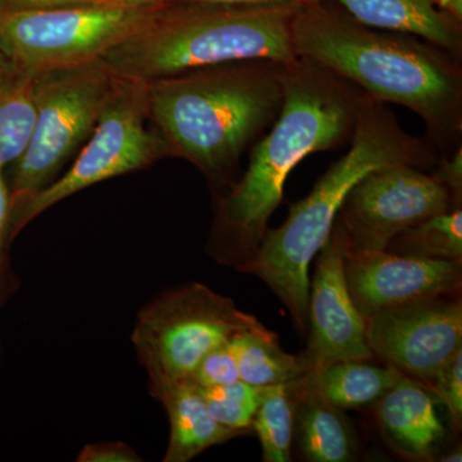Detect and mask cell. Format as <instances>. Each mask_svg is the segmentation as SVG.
<instances>
[{"label": "cell", "mask_w": 462, "mask_h": 462, "mask_svg": "<svg viewBox=\"0 0 462 462\" xmlns=\"http://www.w3.org/2000/svg\"><path fill=\"white\" fill-rule=\"evenodd\" d=\"M147 117L145 83L118 79L93 135L71 169L44 189L11 207L12 240L42 212L79 191L170 156L162 136L145 129Z\"/></svg>", "instance_id": "9"}, {"label": "cell", "mask_w": 462, "mask_h": 462, "mask_svg": "<svg viewBox=\"0 0 462 462\" xmlns=\"http://www.w3.org/2000/svg\"><path fill=\"white\" fill-rule=\"evenodd\" d=\"M162 8L87 3L0 11V51L30 75L84 65L148 25Z\"/></svg>", "instance_id": "6"}, {"label": "cell", "mask_w": 462, "mask_h": 462, "mask_svg": "<svg viewBox=\"0 0 462 462\" xmlns=\"http://www.w3.org/2000/svg\"><path fill=\"white\" fill-rule=\"evenodd\" d=\"M337 3L365 26L410 33L461 57V23L443 14L433 0H306Z\"/></svg>", "instance_id": "16"}, {"label": "cell", "mask_w": 462, "mask_h": 462, "mask_svg": "<svg viewBox=\"0 0 462 462\" xmlns=\"http://www.w3.org/2000/svg\"><path fill=\"white\" fill-rule=\"evenodd\" d=\"M197 388L216 420L243 436L252 433V420L266 388L248 384L240 379L230 384L197 385Z\"/></svg>", "instance_id": "23"}, {"label": "cell", "mask_w": 462, "mask_h": 462, "mask_svg": "<svg viewBox=\"0 0 462 462\" xmlns=\"http://www.w3.org/2000/svg\"><path fill=\"white\" fill-rule=\"evenodd\" d=\"M318 254L307 306L309 346L302 354L309 372L337 361L374 360L366 321L346 285L343 245L336 227Z\"/></svg>", "instance_id": "12"}, {"label": "cell", "mask_w": 462, "mask_h": 462, "mask_svg": "<svg viewBox=\"0 0 462 462\" xmlns=\"http://www.w3.org/2000/svg\"><path fill=\"white\" fill-rule=\"evenodd\" d=\"M297 57L329 69L375 102L411 109L434 145L455 151L462 132L458 57L418 38L365 26L324 2L303 3L294 16Z\"/></svg>", "instance_id": "2"}, {"label": "cell", "mask_w": 462, "mask_h": 462, "mask_svg": "<svg viewBox=\"0 0 462 462\" xmlns=\"http://www.w3.org/2000/svg\"><path fill=\"white\" fill-rule=\"evenodd\" d=\"M296 396L294 436L307 461L346 462L356 454L354 430L345 411L325 402L300 384L291 383Z\"/></svg>", "instance_id": "18"}, {"label": "cell", "mask_w": 462, "mask_h": 462, "mask_svg": "<svg viewBox=\"0 0 462 462\" xmlns=\"http://www.w3.org/2000/svg\"><path fill=\"white\" fill-rule=\"evenodd\" d=\"M99 0H85V3H98Z\"/></svg>", "instance_id": "36"}, {"label": "cell", "mask_w": 462, "mask_h": 462, "mask_svg": "<svg viewBox=\"0 0 462 462\" xmlns=\"http://www.w3.org/2000/svg\"><path fill=\"white\" fill-rule=\"evenodd\" d=\"M149 391L169 416L170 439L163 462H188L211 447L243 436L216 420L190 379L149 382Z\"/></svg>", "instance_id": "15"}, {"label": "cell", "mask_w": 462, "mask_h": 462, "mask_svg": "<svg viewBox=\"0 0 462 462\" xmlns=\"http://www.w3.org/2000/svg\"><path fill=\"white\" fill-rule=\"evenodd\" d=\"M284 98L273 129L254 144L247 170L218 202L207 254L242 270L257 254L294 167L351 142L367 96L329 69L298 57L282 67Z\"/></svg>", "instance_id": "1"}, {"label": "cell", "mask_w": 462, "mask_h": 462, "mask_svg": "<svg viewBox=\"0 0 462 462\" xmlns=\"http://www.w3.org/2000/svg\"><path fill=\"white\" fill-rule=\"evenodd\" d=\"M11 238V191L0 170V310L17 293L21 279L14 269L9 247Z\"/></svg>", "instance_id": "24"}, {"label": "cell", "mask_w": 462, "mask_h": 462, "mask_svg": "<svg viewBox=\"0 0 462 462\" xmlns=\"http://www.w3.org/2000/svg\"><path fill=\"white\" fill-rule=\"evenodd\" d=\"M402 375L391 365L378 366L370 360H346L311 370L300 382L325 402L345 411L376 404Z\"/></svg>", "instance_id": "17"}, {"label": "cell", "mask_w": 462, "mask_h": 462, "mask_svg": "<svg viewBox=\"0 0 462 462\" xmlns=\"http://www.w3.org/2000/svg\"><path fill=\"white\" fill-rule=\"evenodd\" d=\"M14 69H16L12 66V63L9 62L7 57H5V54L2 53V51H0V80L7 78V76L11 75Z\"/></svg>", "instance_id": "33"}, {"label": "cell", "mask_w": 462, "mask_h": 462, "mask_svg": "<svg viewBox=\"0 0 462 462\" xmlns=\"http://www.w3.org/2000/svg\"><path fill=\"white\" fill-rule=\"evenodd\" d=\"M442 462H461L462 461V451L461 447L458 448L452 449V451L447 452L442 458H439Z\"/></svg>", "instance_id": "34"}, {"label": "cell", "mask_w": 462, "mask_h": 462, "mask_svg": "<svg viewBox=\"0 0 462 462\" xmlns=\"http://www.w3.org/2000/svg\"><path fill=\"white\" fill-rule=\"evenodd\" d=\"M2 345H0V367H2Z\"/></svg>", "instance_id": "35"}, {"label": "cell", "mask_w": 462, "mask_h": 462, "mask_svg": "<svg viewBox=\"0 0 462 462\" xmlns=\"http://www.w3.org/2000/svg\"><path fill=\"white\" fill-rule=\"evenodd\" d=\"M456 208L436 175L418 166L374 170L357 182L340 208L336 230L348 254L385 251L401 233L431 216Z\"/></svg>", "instance_id": "10"}, {"label": "cell", "mask_w": 462, "mask_h": 462, "mask_svg": "<svg viewBox=\"0 0 462 462\" xmlns=\"http://www.w3.org/2000/svg\"><path fill=\"white\" fill-rule=\"evenodd\" d=\"M256 320L229 297L190 282L143 307L132 342L149 382L189 380L206 355Z\"/></svg>", "instance_id": "7"}, {"label": "cell", "mask_w": 462, "mask_h": 462, "mask_svg": "<svg viewBox=\"0 0 462 462\" xmlns=\"http://www.w3.org/2000/svg\"><path fill=\"white\" fill-rule=\"evenodd\" d=\"M87 5L85 0H0V11L11 9H39Z\"/></svg>", "instance_id": "29"}, {"label": "cell", "mask_w": 462, "mask_h": 462, "mask_svg": "<svg viewBox=\"0 0 462 462\" xmlns=\"http://www.w3.org/2000/svg\"><path fill=\"white\" fill-rule=\"evenodd\" d=\"M430 393L437 398L449 413L455 428L462 422V349L449 358L437 373L430 385Z\"/></svg>", "instance_id": "25"}, {"label": "cell", "mask_w": 462, "mask_h": 462, "mask_svg": "<svg viewBox=\"0 0 462 462\" xmlns=\"http://www.w3.org/2000/svg\"><path fill=\"white\" fill-rule=\"evenodd\" d=\"M239 379L238 364L230 340L206 355L190 378L199 387L230 384Z\"/></svg>", "instance_id": "26"}, {"label": "cell", "mask_w": 462, "mask_h": 462, "mask_svg": "<svg viewBox=\"0 0 462 462\" xmlns=\"http://www.w3.org/2000/svg\"><path fill=\"white\" fill-rule=\"evenodd\" d=\"M185 2L199 3L208 5H279V3H306V0H185Z\"/></svg>", "instance_id": "30"}, {"label": "cell", "mask_w": 462, "mask_h": 462, "mask_svg": "<svg viewBox=\"0 0 462 462\" xmlns=\"http://www.w3.org/2000/svg\"><path fill=\"white\" fill-rule=\"evenodd\" d=\"M365 321L374 356L424 387L462 349V305L457 296L392 307Z\"/></svg>", "instance_id": "11"}, {"label": "cell", "mask_w": 462, "mask_h": 462, "mask_svg": "<svg viewBox=\"0 0 462 462\" xmlns=\"http://www.w3.org/2000/svg\"><path fill=\"white\" fill-rule=\"evenodd\" d=\"M380 431L398 455L409 460H430L445 439L436 398L427 387L402 375L376 402Z\"/></svg>", "instance_id": "14"}, {"label": "cell", "mask_w": 462, "mask_h": 462, "mask_svg": "<svg viewBox=\"0 0 462 462\" xmlns=\"http://www.w3.org/2000/svg\"><path fill=\"white\" fill-rule=\"evenodd\" d=\"M118 79L102 60L35 75L32 139L16 161L11 207L51 184L69 154L93 132Z\"/></svg>", "instance_id": "8"}, {"label": "cell", "mask_w": 462, "mask_h": 462, "mask_svg": "<svg viewBox=\"0 0 462 462\" xmlns=\"http://www.w3.org/2000/svg\"><path fill=\"white\" fill-rule=\"evenodd\" d=\"M35 117V75L14 69L0 80V170L23 156Z\"/></svg>", "instance_id": "20"}, {"label": "cell", "mask_w": 462, "mask_h": 462, "mask_svg": "<svg viewBox=\"0 0 462 462\" xmlns=\"http://www.w3.org/2000/svg\"><path fill=\"white\" fill-rule=\"evenodd\" d=\"M239 60L145 83L148 117L170 149L214 185L229 184L245 149L278 117L282 67Z\"/></svg>", "instance_id": "3"}, {"label": "cell", "mask_w": 462, "mask_h": 462, "mask_svg": "<svg viewBox=\"0 0 462 462\" xmlns=\"http://www.w3.org/2000/svg\"><path fill=\"white\" fill-rule=\"evenodd\" d=\"M165 9L100 60L120 80L149 83L193 69L239 62L297 60L291 25L300 3Z\"/></svg>", "instance_id": "5"}, {"label": "cell", "mask_w": 462, "mask_h": 462, "mask_svg": "<svg viewBox=\"0 0 462 462\" xmlns=\"http://www.w3.org/2000/svg\"><path fill=\"white\" fill-rule=\"evenodd\" d=\"M392 254L438 260L462 261L461 208L431 216L389 243Z\"/></svg>", "instance_id": "22"}, {"label": "cell", "mask_w": 462, "mask_h": 462, "mask_svg": "<svg viewBox=\"0 0 462 462\" xmlns=\"http://www.w3.org/2000/svg\"><path fill=\"white\" fill-rule=\"evenodd\" d=\"M239 378L256 387L289 384L305 376L309 366L302 355L284 351L278 334L258 320L230 339Z\"/></svg>", "instance_id": "19"}, {"label": "cell", "mask_w": 462, "mask_h": 462, "mask_svg": "<svg viewBox=\"0 0 462 462\" xmlns=\"http://www.w3.org/2000/svg\"><path fill=\"white\" fill-rule=\"evenodd\" d=\"M438 180L445 185L454 199L456 208H460L462 197V148L458 145L448 156L440 161L438 171L434 173Z\"/></svg>", "instance_id": "28"}, {"label": "cell", "mask_w": 462, "mask_h": 462, "mask_svg": "<svg viewBox=\"0 0 462 462\" xmlns=\"http://www.w3.org/2000/svg\"><path fill=\"white\" fill-rule=\"evenodd\" d=\"M294 419L296 396L291 383L266 387L252 420V433L260 440L264 462L291 460Z\"/></svg>", "instance_id": "21"}, {"label": "cell", "mask_w": 462, "mask_h": 462, "mask_svg": "<svg viewBox=\"0 0 462 462\" xmlns=\"http://www.w3.org/2000/svg\"><path fill=\"white\" fill-rule=\"evenodd\" d=\"M436 7L443 14H448L455 21L461 23L462 21V0H433Z\"/></svg>", "instance_id": "32"}, {"label": "cell", "mask_w": 462, "mask_h": 462, "mask_svg": "<svg viewBox=\"0 0 462 462\" xmlns=\"http://www.w3.org/2000/svg\"><path fill=\"white\" fill-rule=\"evenodd\" d=\"M171 2H176V0H99L98 3H107V5L127 8H158L165 7L167 3Z\"/></svg>", "instance_id": "31"}, {"label": "cell", "mask_w": 462, "mask_h": 462, "mask_svg": "<svg viewBox=\"0 0 462 462\" xmlns=\"http://www.w3.org/2000/svg\"><path fill=\"white\" fill-rule=\"evenodd\" d=\"M430 161L425 142L407 133L383 103L367 97L348 152L306 199L291 206L281 227L267 230L242 273L261 279L287 307L296 327L307 331L310 264L329 239L349 191L374 170L400 163L422 167Z\"/></svg>", "instance_id": "4"}, {"label": "cell", "mask_w": 462, "mask_h": 462, "mask_svg": "<svg viewBox=\"0 0 462 462\" xmlns=\"http://www.w3.org/2000/svg\"><path fill=\"white\" fill-rule=\"evenodd\" d=\"M79 462H142V457L132 446L120 440H103L88 443L78 456Z\"/></svg>", "instance_id": "27"}, {"label": "cell", "mask_w": 462, "mask_h": 462, "mask_svg": "<svg viewBox=\"0 0 462 462\" xmlns=\"http://www.w3.org/2000/svg\"><path fill=\"white\" fill-rule=\"evenodd\" d=\"M345 254V275L356 309L364 319L392 309L443 296H457L461 263L403 256L388 251Z\"/></svg>", "instance_id": "13"}]
</instances>
